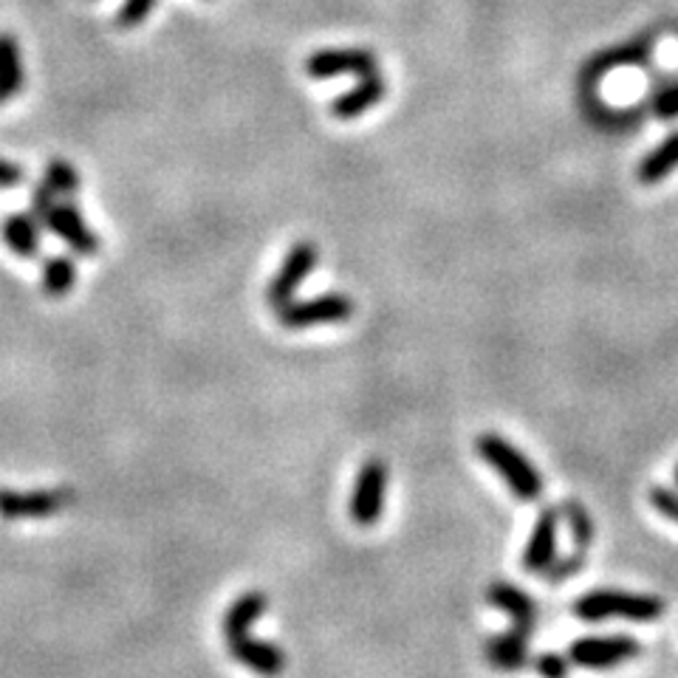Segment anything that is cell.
Segmentation results:
<instances>
[{
    "instance_id": "cell-1",
    "label": "cell",
    "mask_w": 678,
    "mask_h": 678,
    "mask_svg": "<svg viewBox=\"0 0 678 678\" xmlns=\"http://www.w3.org/2000/svg\"><path fill=\"white\" fill-rule=\"evenodd\" d=\"M475 450L494 473L501 475L517 501H537L543 494V478L535 469V464L517 447L508 444L506 438H501L498 432H484L475 441Z\"/></svg>"
},
{
    "instance_id": "cell-2",
    "label": "cell",
    "mask_w": 678,
    "mask_h": 678,
    "mask_svg": "<svg viewBox=\"0 0 678 678\" xmlns=\"http://www.w3.org/2000/svg\"><path fill=\"white\" fill-rule=\"evenodd\" d=\"M574 614L586 622L600 619H630V622H656L664 616V602L658 597H644V593H625V591H591L579 597L574 605Z\"/></svg>"
},
{
    "instance_id": "cell-3",
    "label": "cell",
    "mask_w": 678,
    "mask_h": 678,
    "mask_svg": "<svg viewBox=\"0 0 678 678\" xmlns=\"http://www.w3.org/2000/svg\"><path fill=\"white\" fill-rule=\"evenodd\" d=\"M319 263V249L311 243V240H297L291 243V249L282 258L277 275L272 277L266 289V303L275 311L286 309L289 303H294V294L300 291V286L305 282V277L314 272V266Z\"/></svg>"
},
{
    "instance_id": "cell-4",
    "label": "cell",
    "mask_w": 678,
    "mask_h": 678,
    "mask_svg": "<svg viewBox=\"0 0 678 678\" xmlns=\"http://www.w3.org/2000/svg\"><path fill=\"white\" fill-rule=\"evenodd\" d=\"M353 314V300L346 291H328L314 300H303V303H289L286 309L277 311L282 328L289 331H303V328H314V325H337L348 323Z\"/></svg>"
},
{
    "instance_id": "cell-5",
    "label": "cell",
    "mask_w": 678,
    "mask_h": 678,
    "mask_svg": "<svg viewBox=\"0 0 678 678\" xmlns=\"http://www.w3.org/2000/svg\"><path fill=\"white\" fill-rule=\"evenodd\" d=\"M385 494H388V464H381L379 459L365 461L351 492V520L362 529L376 526L385 512Z\"/></svg>"
},
{
    "instance_id": "cell-6",
    "label": "cell",
    "mask_w": 678,
    "mask_h": 678,
    "mask_svg": "<svg viewBox=\"0 0 678 678\" xmlns=\"http://www.w3.org/2000/svg\"><path fill=\"white\" fill-rule=\"evenodd\" d=\"M639 642L630 636H588V639H577L568 650L574 664L588 667V670H607L622 662L639 656Z\"/></svg>"
},
{
    "instance_id": "cell-7",
    "label": "cell",
    "mask_w": 678,
    "mask_h": 678,
    "mask_svg": "<svg viewBox=\"0 0 678 678\" xmlns=\"http://www.w3.org/2000/svg\"><path fill=\"white\" fill-rule=\"evenodd\" d=\"M653 51H656V32H642V35L630 37L619 46H611V49L593 54L582 68V83H600L611 71L648 63Z\"/></svg>"
},
{
    "instance_id": "cell-8",
    "label": "cell",
    "mask_w": 678,
    "mask_h": 678,
    "mask_svg": "<svg viewBox=\"0 0 678 678\" xmlns=\"http://www.w3.org/2000/svg\"><path fill=\"white\" fill-rule=\"evenodd\" d=\"M65 506H71V492L65 489H0V517L7 520L51 517Z\"/></svg>"
},
{
    "instance_id": "cell-9",
    "label": "cell",
    "mask_w": 678,
    "mask_h": 678,
    "mask_svg": "<svg viewBox=\"0 0 678 678\" xmlns=\"http://www.w3.org/2000/svg\"><path fill=\"white\" fill-rule=\"evenodd\" d=\"M46 229L56 235V238L68 243L71 249L77 254H85V258H93L99 252V238L93 235V229L85 224L83 212L71 201H60V204L51 206V212L46 215Z\"/></svg>"
},
{
    "instance_id": "cell-10",
    "label": "cell",
    "mask_w": 678,
    "mask_h": 678,
    "mask_svg": "<svg viewBox=\"0 0 678 678\" xmlns=\"http://www.w3.org/2000/svg\"><path fill=\"white\" fill-rule=\"evenodd\" d=\"M376 71V56L365 49H334L317 51L305 60V74L311 79L346 77V74H360L367 77Z\"/></svg>"
},
{
    "instance_id": "cell-11",
    "label": "cell",
    "mask_w": 678,
    "mask_h": 678,
    "mask_svg": "<svg viewBox=\"0 0 678 678\" xmlns=\"http://www.w3.org/2000/svg\"><path fill=\"white\" fill-rule=\"evenodd\" d=\"M557 526H560L557 508H543V512L537 515L529 543H526V551H523V568L529 574H543L545 568L554 563V551H557Z\"/></svg>"
},
{
    "instance_id": "cell-12",
    "label": "cell",
    "mask_w": 678,
    "mask_h": 678,
    "mask_svg": "<svg viewBox=\"0 0 678 678\" xmlns=\"http://www.w3.org/2000/svg\"><path fill=\"white\" fill-rule=\"evenodd\" d=\"M229 653L238 664L249 667L252 673L263 678H277L286 670V653L282 648L272 642H263V639H254V636H240L229 642Z\"/></svg>"
},
{
    "instance_id": "cell-13",
    "label": "cell",
    "mask_w": 678,
    "mask_h": 678,
    "mask_svg": "<svg viewBox=\"0 0 678 678\" xmlns=\"http://www.w3.org/2000/svg\"><path fill=\"white\" fill-rule=\"evenodd\" d=\"M529 639L531 630L512 628L506 633H494L492 639H487V662L492 664L494 670L515 673L529 667Z\"/></svg>"
},
{
    "instance_id": "cell-14",
    "label": "cell",
    "mask_w": 678,
    "mask_h": 678,
    "mask_svg": "<svg viewBox=\"0 0 678 678\" xmlns=\"http://www.w3.org/2000/svg\"><path fill=\"white\" fill-rule=\"evenodd\" d=\"M385 91H388V85L385 79L376 77V74H367V77L360 79L356 88H351L348 93L337 97L331 102V116L334 120H342V122H351L356 116H362L365 111H371L374 105H379L381 99H385Z\"/></svg>"
},
{
    "instance_id": "cell-15",
    "label": "cell",
    "mask_w": 678,
    "mask_h": 678,
    "mask_svg": "<svg viewBox=\"0 0 678 678\" xmlns=\"http://www.w3.org/2000/svg\"><path fill=\"white\" fill-rule=\"evenodd\" d=\"M487 600L489 605H494L498 611L512 619L515 628L523 630H535V619H537V605L531 600L529 593L515 588L512 582H492L487 591Z\"/></svg>"
},
{
    "instance_id": "cell-16",
    "label": "cell",
    "mask_w": 678,
    "mask_h": 678,
    "mask_svg": "<svg viewBox=\"0 0 678 678\" xmlns=\"http://www.w3.org/2000/svg\"><path fill=\"white\" fill-rule=\"evenodd\" d=\"M266 611V597L261 591H247L240 593L238 600L233 605L226 607L224 622H221V628H224V639L226 642H233V639H240V636H247L252 630V625L263 616Z\"/></svg>"
},
{
    "instance_id": "cell-17",
    "label": "cell",
    "mask_w": 678,
    "mask_h": 678,
    "mask_svg": "<svg viewBox=\"0 0 678 678\" xmlns=\"http://www.w3.org/2000/svg\"><path fill=\"white\" fill-rule=\"evenodd\" d=\"M40 221L35 215H9L0 226V233H3V240H7V247L12 249V254L28 261V258H37L40 252Z\"/></svg>"
},
{
    "instance_id": "cell-18",
    "label": "cell",
    "mask_w": 678,
    "mask_h": 678,
    "mask_svg": "<svg viewBox=\"0 0 678 678\" xmlns=\"http://www.w3.org/2000/svg\"><path fill=\"white\" fill-rule=\"evenodd\" d=\"M676 167H678V130L667 136L656 150H650V153L644 155L642 162H639V167H636V178L642 184H648V187H653V184L664 181V178L670 176Z\"/></svg>"
},
{
    "instance_id": "cell-19",
    "label": "cell",
    "mask_w": 678,
    "mask_h": 678,
    "mask_svg": "<svg viewBox=\"0 0 678 678\" xmlns=\"http://www.w3.org/2000/svg\"><path fill=\"white\" fill-rule=\"evenodd\" d=\"M26 83V71H23L21 46L12 35H0V97L3 102L12 99Z\"/></svg>"
},
{
    "instance_id": "cell-20",
    "label": "cell",
    "mask_w": 678,
    "mask_h": 678,
    "mask_svg": "<svg viewBox=\"0 0 678 678\" xmlns=\"http://www.w3.org/2000/svg\"><path fill=\"white\" fill-rule=\"evenodd\" d=\"M42 291L49 297H65L74 286H77V263L74 258L56 254L49 258L42 266Z\"/></svg>"
},
{
    "instance_id": "cell-21",
    "label": "cell",
    "mask_w": 678,
    "mask_h": 678,
    "mask_svg": "<svg viewBox=\"0 0 678 678\" xmlns=\"http://www.w3.org/2000/svg\"><path fill=\"white\" fill-rule=\"evenodd\" d=\"M42 181L49 184L54 196L71 198V196H77V190H79V173L71 167L68 162H63V159H51Z\"/></svg>"
},
{
    "instance_id": "cell-22",
    "label": "cell",
    "mask_w": 678,
    "mask_h": 678,
    "mask_svg": "<svg viewBox=\"0 0 678 678\" xmlns=\"http://www.w3.org/2000/svg\"><path fill=\"white\" fill-rule=\"evenodd\" d=\"M563 512H565L568 526H572L577 551L579 554H586V549H591V540H593V520H591V515H588V508L579 501H568L563 506Z\"/></svg>"
},
{
    "instance_id": "cell-23",
    "label": "cell",
    "mask_w": 678,
    "mask_h": 678,
    "mask_svg": "<svg viewBox=\"0 0 678 678\" xmlns=\"http://www.w3.org/2000/svg\"><path fill=\"white\" fill-rule=\"evenodd\" d=\"M572 656L565 653H557V650H549L543 656L535 658V670L543 678H568L572 673Z\"/></svg>"
},
{
    "instance_id": "cell-24",
    "label": "cell",
    "mask_w": 678,
    "mask_h": 678,
    "mask_svg": "<svg viewBox=\"0 0 678 678\" xmlns=\"http://www.w3.org/2000/svg\"><path fill=\"white\" fill-rule=\"evenodd\" d=\"M153 7H155V0H125L120 14H116V23H120L122 28L139 26V23L145 21L150 12H153Z\"/></svg>"
},
{
    "instance_id": "cell-25",
    "label": "cell",
    "mask_w": 678,
    "mask_h": 678,
    "mask_svg": "<svg viewBox=\"0 0 678 678\" xmlns=\"http://www.w3.org/2000/svg\"><path fill=\"white\" fill-rule=\"evenodd\" d=\"M650 111L656 113L658 120H676L678 116V85H667L656 97L650 99Z\"/></svg>"
},
{
    "instance_id": "cell-26",
    "label": "cell",
    "mask_w": 678,
    "mask_h": 678,
    "mask_svg": "<svg viewBox=\"0 0 678 678\" xmlns=\"http://www.w3.org/2000/svg\"><path fill=\"white\" fill-rule=\"evenodd\" d=\"M650 503H653V506H656L658 512L667 517V520L678 523V492L658 487V489H653V492H650Z\"/></svg>"
},
{
    "instance_id": "cell-27",
    "label": "cell",
    "mask_w": 678,
    "mask_h": 678,
    "mask_svg": "<svg viewBox=\"0 0 678 678\" xmlns=\"http://www.w3.org/2000/svg\"><path fill=\"white\" fill-rule=\"evenodd\" d=\"M54 204L56 201H54V192H51V187L46 181H40V187H37L35 196H32V215H35V218L42 224Z\"/></svg>"
},
{
    "instance_id": "cell-28",
    "label": "cell",
    "mask_w": 678,
    "mask_h": 678,
    "mask_svg": "<svg viewBox=\"0 0 678 678\" xmlns=\"http://www.w3.org/2000/svg\"><path fill=\"white\" fill-rule=\"evenodd\" d=\"M23 181V170L9 159H0V190H14Z\"/></svg>"
},
{
    "instance_id": "cell-29",
    "label": "cell",
    "mask_w": 678,
    "mask_h": 678,
    "mask_svg": "<svg viewBox=\"0 0 678 678\" xmlns=\"http://www.w3.org/2000/svg\"><path fill=\"white\" fill-rule=\"evenodd\" d=\"M676 484H678V466H676Z\"/></svg>"
},
{
    "instance_id": "cell-30",
    "label": "cell",
    "mask_w": 678,
    "mask_h": 678,
    "mask_svg": "<svg viewBox=\"0 0 678 678\" xmlns=\"http://www.w3.org/2000/svg\"><path fill=\"white\" fill-rule=\"evenodd\" d=\"M0 105H3V97H0Z\"/></svg>"
}]
</instances>
